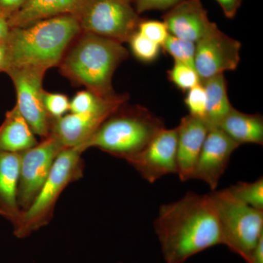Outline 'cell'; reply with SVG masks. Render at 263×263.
<instances>
[{
    "label": "cell",
    "mask_w": 263,
    "mask_h": 263,
    "mask_svg": "<svg viewBox=\"0 0 263 263\" xmlns=\"http://www.w3.org/2000/svg\"><path fill=\"white\" fill-rule=\"evenodd\" d=\"M155 230L166 263H183L216 245H224L215 207L209 194L189 192L161 205Z\"/></svg>",
    "instance_id": "obj_1"
},
{
    "label": "cell",
    "mask_w": 263,
    "mask_h": 263,
    "mask_svg": "<svg viewBox=\"0 0 263 263\" xmlns=\"http://www.w3.org/2000/svg\"><path fill=\"white\" fill-rule=\"evenodd\" d=\"M81 32L79 19L71 15L10 28L5 40L9 62L7 70L29 67L46 72L51 67H58L66 51Z\"/></svg>",
    "instance_id": "obj_2"
},
{
    "label": "cell",
    "mask_w": 263,
    "mask_h": 263,
    "mask_svg": "<svg viewBox=\"0 0 263 263\" xmlns=\"http://www.w3.org/2000/svg\"><path fill=\"white\" fill-rule=\"evenodd\" d=\"M128 57L122 43L81 32L58 67L74 86H84L99 96L110 97L117 93L112 85L114 72Z\"/></svg>",
    "instance_id": "obj_3"
},
{
    "label": "cell",
    "mask_w": 263,
    "mask_h": 263,
    "mask_svg": "<svg viewBox=\"0 0 263 263\" xmlns=\"http://www.w3.org/2000/svg\"><path fill=\"white\" fill-rule=\"evenodd\" d=\"M164 128L162 119L145 107L126 103L109 116L80 148L84 152L97 148L127 161L144 149Z\"/></svg>",
    "instance_id": "obj_4"
},
{
    "label": "cell",
    "mask_w": 263,
    "mask_h": 263,
    "mask_svg": "<svg viewBox=\"0 0 263 263\" xmlns=\"http://www.w3.org/2000/svg\"><path fill=\"white\" fill-rule=\"evenodd\" d=\"M84 152L77 147L64 148L59 154L37 197L30 207L22 213L18 224L13 228L17 238H27L49 224L64 190L84 176V163L81 158Z\"/></svg>",
    "instance_id": "obj_5"
},
{
    "label": "cell",
    "mask_w": 263,
    "mask_h": 263,
    "mask_svg": "<svg viewBox=\"0 0 263 263\" xmlns=\"http://www.w3.org/2000/svg\"><path fill=\"white\" fill-rule=\"evenodd\" d=\"M209 195L215 207L224 245L248 262L263 237V211L240 202L227 188L214 190Z\"/></svg>",
    "instance_id": "obj_6"
},
{
    "label": "cell",
    "mask_w": 263,
    "mask_h": 263,
    "mask_svg": "<svg viewBox=\"0 0 263 263\" xmlns=\"http://www.w3.org/2000/svg\"><path fill=\"white\" fill-rule=\"evenodd\" d=\"M81 31L128 42L142 22L127 0H88L77 16Z\"/></svg>",
    "instance_id": "obj_7"
},
{
    "label": "cell",
    "mask_w": 263,
    "mask_h": 263,
    "mask_svg": "<svg viewBox=\"0 0 263 263\" xmlns=\"http://www.w3.org/2000/svg\"><path fill=\"white\" fill-rule=\"evenodd\" d=\"M64 148L55 137L49 135L36 146L20 153L18 203L22 213L32 205Z\"/></svg>",
    "instance_id": "obj_8"
},
{
    "label": "cell",
    "mask_w": 263,
    "mask_h": 263,
    "mask_svg": "<svg viewBox=\"0 0 263 263\" xmlns=\"http://www.w3.org/2000/svg\"><path fill=\"white\" fill-rule=\"evenodd\" d=\"M16 91L17 108L28 123L34 135L47 138L51 129V118L43 101V81L46 72L29 67H16L5 71Z\"/></svg>",
    "instance_id": "obj_9"
},
{
    "label": "cell",
    "mask_w": 263,
    "mask_h": 263,
    "mask_svg": "<svg viewBox=\"0 0 263 263\" xmlns=\"http://www.w3.org/2000/svg\"><path fill=\"white\" fill-rule=\"evenodd\" d=\"M240 47L239 41L221 32L216 24L195 43V68L201 82L235 70L240 62Z\"/></svg>",
    "instance_id": "obj_10"
},
{
    "label": "cell",
    "mask_w": 263,
    "mask_h": 263,
    "mask_svg": "<svg viewBox=\"0 0 263 263\" xmlns=\"http://www.w3.org/2000/svg\"><path fill=\"white\" fill-rule=\"evenodd\" d=\"M128 94H116L105 105L92 111L65 114L52 119L50 134L63 148L82 146L101 125L102 123L122 105L127 103Z\"/></svg>",
    "instance_id": "obj_11"
},
{
    "label": "cell",
    "mask_w": 263,
    "mask_h": 263,
    "mask_svg": "<svg viewBox=\"0 0 263 263\" xmlns=\"http://www.w3.org/2000/svg\"><path fill=\"white\" fill-rule=\"evenodd\" d=\"M177 129L159 132L139 154L127 160L147 182L155 183L167 175L176 174Z\"/></svg>",
    "instance_id": "obj_12"
},
{
    "label": "cell",
    "mask_w": 263,
    "mask_h": 263,
    "mask_svg": "<svg viewBox=\"0 0 263 263\" xmlns=\"http://www.w3.org/2000/svg\"><path fill=\"white\" fill-rule=\"evenodd\" d=\"M239 146L220 128H210L197 160L193 179L204 181L212 191L216 190L228 168L232 155Z\"/></svg>",
    "instance_id": "obj_13"
},
{
    "label": "cell",
    "mask_w": 263,
    "mask_h": 263,
    "mask_svg": "<svg viewBox=\"0 0 263 263\" xmlns=\"http://www.w3.org/2000/svg\"><path fill=\"white\" fill-rule=\"evenodd\" d=\"M171 35L196 43L214 27L200 0H181L163 16Z\"/></svg>",
    "instance_id": "obj_14"
},
{
    "label": "cell",
    "mask_w": 263,
    "mask_h": 263,
    "mask_svg": "<svg viewBox=\"0 0 263 263\" xmlns=\"http://www.w3.org/2000/svg\"><path fill=\"white\" fill-rule=\"evenodd\" d=\"M177 129L176 174L183 182L193 179L209 128L201 119L190 115L181 119Z\"/></svg>",
    "instance_id": "obj_15"
},
{
    "label": "cell",
    "mask_w": 263,
    "mask_h": 263,
    "mask_svg": "<svg viewBox=\"0 0 263 263\" xmlns=\"http://www.w3.org/2000/svg\"><path fill=\"white\" fill-rule=\"evenodd\" d=\"M20 153L0 152V215L13 228L22 216L18 203Z\"/></svg>",
    "instance_id": "obj_16"
},
{
    "label": "cell",
    "mask_w": 263,
    "mask_h": 263,
    "mask_svg": "<svg viewBox=\"0 0 263 263\" xmlns=\"http://www.w3.org/2000/svg\"><path fill=\"white\" fill-rule=\"evenodd\" d=\"M88 0H27L8 18L10 28L24 27L38 21L71 15L77 17Z\"/></svg>",
    "instance_id": "obj_17"
},
{
    "label": "cell",
    "mask_w": 263,
    "mask_h": 263,
    "mask_svg": "<svg viewBox=\"0 0 263 263\" xmlns=\"http://www.w3.org/2000/svg\"><path fill=\"white\" fill-rule=\"evenodd\" d=\"M37 143L28 123L15 105L7 112L0 126V152L22 153Z\"/></svg>",
    "instance_id": "obj_18"
},
{
    "label": "cell",
    "mask_w": 263,
    "mask_h": 263,
    "mask_svg": "<svg viewBox=\"0 0 263 263\" xmlns=\"http://www.w3.org/2000/svg\"><path fill=\"white\" fill-rule=\"evenodd\" d=\"M217 127L239 146L246 143L263 144V117L260 114L242 113L233 108Z\"/></svg>",
    "instance_id": "obj_19"
},
{
    "label": "cell",
    "mask_w": 263,
    "mask_h": 263,
    "mask_svg": "<svg viewBox=\"0 0 263 263\" xmlns=\"http://www.w3.org/2000/svg\"><path fill=\"white\" fill-rule=\"evenodd\" d=\"M206 96L204 121L209 128L218 127L233 108L228 95V85L224 74L202 81Z\"/></svg>",
    "instance_id": "obj_20"
},
{
    "label": "cell",
    "mask_w": 263,
    "mask_h": 263,
    "mask_svg": "<svg viewBox=\"0 0 263 263\" xmlns=\"http://www.w3.org/2000/svg\"><path fill=\"white\" fill-rule=\"evenodd\" d=\"M228 189L237 200L257 210L263 211V178L252 182L238 181Z\"/></svg>",
    "instance_id": "obj_21"
},
{
    "label": "cell",
    "mask_w": 263,
    "mask_h": 263,
    "mask_svg": "<svg viewBox=\"0 0 263 263\" xmlns=\"http://www.w3.org/2000/svg\"><path fill=\"white\" fill-rule=\"evenodd\" d=\"M162 47L174 59L179 62L195 67V43L175 37L169 34Z\"/></svg>",
    "instance_id": "obj_22"
},
{
    "label": "cell",
    "mask_w": 263,
    "mask_h": 263,
    "mask_svg": "<svg viewBox=\"0 0 263 263\" xmlns=\"http://www.w3.org/2000/svg\"><path fill=\"white\" fill-rule=\"evenodd\" d=\"M167 75L169 80L182 91H188L201 83L195 67L179 62H175Z\"/></svg>",
    "instance_id": "obj_23"
},
{
    "label": "cell",
    "mask_w": 263,
    "mask_h": 263,
    "mask_svg": "<svg viewBox=\"0 0 263 263\" xmlns=\"http://www.w3.org/2000/svg\"><path fill=\"white\" fill-rule=\"evenodd\" d=\"M114 95L110 97H100L89 90H82L77 92L70 100V111L72 114H83L92 111L105 105Z\"/></svg>",
    "instance_id": "obj_24"
},
{
    "label": "cell",
    "mask_w": 263,
    "mask_h": 263,
    "mask_svg": "<svg viewBox=\"0 0 263 263\" xmlns=\"http://www.w3.org/2000/svg\"><path fill=\"white\" fill-rule=\"evenodd\" d=\"M128 43L133 54L142 62L154 61L160 53V46L148 40L138 31L133 34Z\"/></svg>",
    "instance_id": "obj_25"
},
{
    "label": "cell",
    "mask_w": 263,
    "mask_h": 263,
    "mask_svg": "<svg viewBox=\"0 0 263 263\" xmlns=\"http://www.w3.org/2000/svg\"><path fill=\"white\" fill-rule=\"evenodd\" d=\"M43 101L45 109L51 119L63 117L70 110V100L66 95L43 91Z\"/></svg>",
    "instance_id": "obj_26"
},
{
    "label": "cell",
    "mask_w": 263,
    "mask_h": 263,
    "mask_svg": "<svg viewBox=\"0 0 263 263\" xmlns=\"http://www.w3.org/2000/svg\"><path fill=\"white\" fill-rule=\"evenodd\" d=\"M184 103L190 111V115L204 121L206 96L202 83L188 90Z\"/></svg>",
    "instance_id": "obj_27"
},
{
    "label": "cell",
    "mask_w": 263,
    "mask_h": 263,
    "mask_svg": "<svg viewBox=\"0 0 263 263\" xmlns=\"http://www.w3.org/2000/svg\"><path fill=\"white\" fill-rule=\"evenodd\" d=\"M138 31L148 40L160 46H162L169 35L165 24L163 22L159 21L142 20L138 26Z\"/></svg>",
    "instance_id": "obj_28"
},
{
    "label": "cell",
    "mask_w": 263,
    "mask_h": 263,
    "mask_svg": "<svg viewBox=\"0 0 263 263\" xmlns=\"http://www.w3.org/2000/svg\"><path fill=\"white\" fill-rule=\"evenodd\" d=\"M181 0H134L138 14L153 10H166L173 8Z\"/></svg>",
    "instance_id": "obj_29"
},
{
    "label": "cell",
    "mask_w": 263,
    "mask_h": 263,
    "mask_svg": "<svg viewBox=\"0 0 263 263\" xmlns=\"http://www.w3.org/2000/svg\"><path fill=\"white\" fill-rule=\"evenodd\" d=\"M27 0H0V14L9 18L14 14Z\"/></svg>",
    "instance_id": "obj_30"
},
{
    "label": "cell",
    "mask_w": 263,
    "mask_h": 263,
    "mask_svg": "<svg viewBox=\"0 0 263 263\" xmlns=\"http://www.w3.org/2000/svg\"><path fill=\"white\" fill-rule=\"evenodd\" d=\"M220 5L224 15L228 18H233L239 9L243 0H216Z\"/></svg>",
    "instance_id": "obj_31"
},
{
    "label": "cell",
    "mask_w": 263,
    "mask_h": 263,
    "mask_svg": "<svg viewBox=\"0 0 263 263\" xmlns=\"http://www.w3.org/2000/svg\"><path fill=\"white\" fill-rule=\"evenodd\" d=\"M6 40V39H5ZM0 43V72H5L8 68V50L6 41Z\"/></svg>",
    "instance_id": "obj_32"
},
{
    "label": "cell",
    "mask_w": 263,
    "mask_h": 263,
    "mask_svg": "<svg viewBox=\"0 0 263 263\" xmlns=\"http://www.w3.org/2000/svg\"><path fill=\"white\" fill-rule=\"evenodd\" d=\"M247 263H263V237L251 254Z\"/></svg>",
    "instance_id": "obj_33"
},
{
    "label": "cell",
    "mask_w": 263,
    "mask_h": 263,
    "mask_svg": "<svg viewBox=\"0 0 263 263\" xmlns=\"http://www.w3.org/2000/svg\"><path fill=\"white\" fill-rule=\"evenodd\" d=\"M10 27L8 18L0 14V43L4 41L9 34Z\"/></svg>",
    "instance_id": "obj_34"
},
{
    "label": "cell",
    "mask_w": 263,
    "mask_h": 263,
    "mask_svg": "<svg viewBox=\"0 0 263 263\" xmlns=\"http://www.w3.org/2000/svg\"><path fill=\"white\" fill-rule=\"evenodd\" d=\"M127 1H129V3H132V2L134 1V0H127Z\"/></svg>",
    "instance_id": "obj_35"
},
{
    "label": "cell",
    "mask_w": 263,
    "mask_h": 263,
    "mask_svg": "<svg viewBox=\"0 0 263 263\" xmlns=\"http://www.w3.org/2000/svg\"><path fill=\"white\" fill-rule=\"evenodd\" d=\"M119 263H122V262H119Z\"/></svg>",
    "instance_id": "obj_36"
}]
</instances>
